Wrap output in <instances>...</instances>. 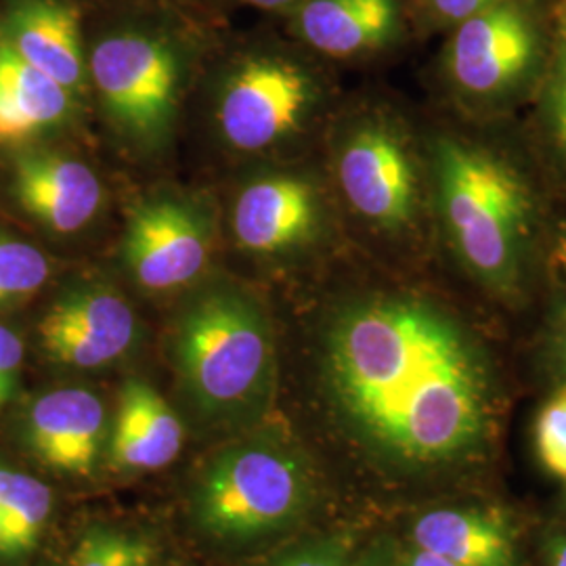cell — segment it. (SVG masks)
<instances>
[{
	"mask_svg": "<svg viewBox=\"0 0 566 566\" xmlns=\"http://www.w3.org/2000/svg\"><path fill=\"white\" fill-rule=\"evenodd\" d=\"M327 397L344 426L407 472L465 465L497 418V380L479 338L416 296L350 304L327 327Z\"/></svg>",
	"mask_w": 566,
	"mask_h": 566,
	"instance_id": "cell-1",
	"label": "cell"
},
{
	"mask_svg": "<svg viewBox=\"0 0 566 566\" xmlns=\"http://www.w3.org/2000/svg\"><path fill=\"white\" fill-rule=\"evenodd\" d=\"M434 177L439 212L458 259L486 290L514 296L535 223L525 177L495 151L453 137L437 143Z\"/></svg>",
	"mask_w": 566,
	"mask_h": 566,
	"instance_id": "cell-2",
	"label": "cell"
},
{
	"mask_svg": "<svg viewBox=\"0 0 566 566\" xmlns=\"http://www.w3.org/2000/svg\"><path fill=\"white\" fill-rule=\"evenodd\" d=\"M175 355L182 382L208 413L242 411L271 380L269 325L233 292H208L182 313Z\"/></svg>",
	"mask_w": 566,
	"mask_h": 566,
	"instance_id": "cell-3",
	"label": "cell"
},
{
	"mask_svg": "<svg viewBox=\"0 0 566 566\" xmlns=\"http://www.w3.org/2000/svg\"><path fill=\"white\" fill-rule=\"evenodd\" d=\"M313 500L303 455L273 441L231 447L203 470L193 512L203 531L223 542H248L294 525Z\"/></svg>",
	"mask_w": 566,
	"mask_h": 566,
	"instance_id": "cell-4",
	"label": "cell"
},
{
	"mask_svg": "<svg viewBox=\"0 0 566 566\" xmlns=\"http://www.w3.org/2000/svg\"><path fill=\"white\" fill-rule=\"evenodd\" d=\"M542 60V34L521 2L502 0L460 21L447 46L453 86L472 99L497 102L516 93Z\"/></svg>",
	"mask_w": 566,
	"mask_h": 566,
	"instance_id": "cell-5",
	"label": "cell"
},
{
	"mask_svg": "<svg viewBox=\"0 0 566 566\" xmlns=\"http://www.w3.org/2000/svg\"><path fill=\"white\" fill-rule=\"evenodd\" d=\"M91 74L103 105L128 133L160 135L179 97V60L168 42L145 32H116L93 51Z\"/></svg>",
	"mask_w": 566,
	"mask_h": 566,
	"instance_id": "cell-6",
	"label": "cell"
},
{
	"mask_svg": "<svg viewBox=\"0 0 566 566\" xmlns=\"http://www.w3.org/2000/svg\"><path fill=\"white\" fill-rule=\"evenodd\" d=\"M313 93L308 74L290 61H245L221 95V133L229 145L242 151L271 147L301 126Z\"/></svg>",
	"mask_w": 566,
	"mask_h": 566,
	"instance_id": "cell-7",
	"label": "cell"
},
{
	"mask_svg": "<svg viewBox=\"0 0 566 566\" xmlns=\"http://www.w3.org/2000/svg\"><path fill=\"white\" fill-rule=\"evenodd\" d=\"M344 198L365 221L403 229L420 206V175L399 133L382 122L359 126L338 158Z\"/></svg>",
	"mask_w": 566,
	"mask_h": 566,
	"instance_id": "cell-8",
	"label": "cell"
},
{
	"mask_svg": "<svg viewBox=\"0 0 566 566\" xmlns=\"http://www.w3.org/2000/svg\"><path fill=\"white\" fill-rule=\"evenodd\" d=\"M210 254V224L193 203L145 202L133 212L124 235V261L139 285L168 292L193 282Z\"/></svg>",
	"mask_w": 566,
	"mask_h": 566,
	"instance_id": "cell-9",
	"label": "cell"
},
{
	"mask_svg": "<svg viewBox=\"0 0 566 566\" xmlns=\"http://www.w3.org/2000/svg\"><path fill=\"white\" fill-rule=\"evenodd\" d=\"M44 350L61 365L99 369L116 364L137 338L130 304L107 287H82L61 296L39 325Z\"/></svg>",
	"mask_w": 566,
	"mask_h": 566,
	"instance_id": "cell-10",
	"label": "cell"
},
{
	"mask_svg": "<svg viewBox=\"0 0 566 566\" xmlns=\"http://www.w3.org/2000/svg\"><path fill=\"white\" fill-rule=\"evenodd\" d=\"M13 196L23 212L55 233H76L103 202L99 177L60 151L25 149L13 163Z\"/></svg>",
	"mask_w": 566,
	"mask_h": 566,
	"instance_id": "cell-11",
	"label": "cell"
},
{
	"mask_svg": "<svg viewBox=\"0 0 566 566\" xmlns=\"http://www.w3.org/2000/svg\"><path fill=\"white\" fill-rule=\"evenodd\" d=\"M107 416L86 388H57L39 397L25 420L32 453L57 472L88 474L102 458Z\"/></svg>",
	"mask_w": 566,
	"mask_h": 566,
	"instance_id": "cell-12",
	"label": "cell"
},
{
	"mask_svg": "<svg viewBox=\"0 0 566 566\" xmlns=\"http://www.w3.org/2000/svg\"><path fill=\"white\" fill-rule=\"evenodd\" d=\"M0 39L67 93L81 91L86 63L81 20L72 4L61 0H20L9 9Z\"/></svg>",
	"mask_w": 566,
	"mask_h": 566,
	"instance_id": "cell-13",
	"label": "cell"
},
{
	"mask_svg": "<svg viewBox=\"0 0 566 566\" xmlns=\"http://www.w3.org/2000/svg\"><path fill=\"white\" fill-rule=\"evenodd\" d=\"M317 221V191L298 177H269L248 185L233 210V231L240 245L263 254L306 242Z\"/></svg>",
	"mask_w": 566,
	"mask_h": 566,
	"instance_id": "cell-14",
	"label": "cell"
},
{
	"mask_svg": "<svg viewBox=\"0 0 566 566\" xmlns=\"http://www.w3.org/2000/svg\"><path fill=\"white\" fill-rule=\"evenodd\" d=\"M182 424L154 386L128 380L109 439L112 465L122 472H147L170 464L182 447Z\"/></svg>",
	"mask_w": 566,
	"mask_h": 566,
	"instance_id": "cell-15",
	"label": "cell"
},
{
	"mask_svg": "<svg viewBox=\"0 0 566 566\" xmlns=\"http://www.w3.org/2000/svg\"><path fill=\"white\" fill-rule=\"evenodd\" d=\"M401 25L397 0H303L296 28L306 44L329 57H357L382 49Z\"/></svg>",
	"mask_w": 566,
	"mask_h": 566,
	"instance_id": "cell-16",
	"label": "cell"
},
{
	"mask_svg": "<svg viewBox=\"0 0 566 566\" xmlns=\"http://www.w3.org/2000/svg\"><path fill=\"white\" fill-rule=\"evenodd\" d=\"M416 549L455 566H516L510 526L483 510L439 507L422 514L411 528Z\"/></svg>",
	"mask_w": 566,
	"mask_h": 566,
	"instance_id": "cell-17",
	"label": "cell"
},
{
	"mask_svg": "<svg viewBox=\"0 0 566 566\" xmlns=\"http://www.w3.org/2000/svg\"><path fill=\"white\" fill-rule=\"evenodd\" d=\"M70 93L0 39V145H18L60 124Z\"/></svg>",
	"mask_w": 566,
	"mask_h": 566,
	"instance_id": "cell-18",
	"label": "cell"
},
{
	"mask_svg": "<svg viewBox=\"0 0 566 566\" xmlns=\"http://www.w3.org/2000/svg\"><path fill=\"white\" fill-rule=\"evenodd\" d=\"M51 491L39 479L0 468V556L18 558L36 546L51 516Z\"/></svg>",
	"mask_w": 566,
	"mask_h": 566,
	"instance_id": "cell-19",
	"label": "cell"
},
{
	"mask_svg": "<svg viewBox=\"0 0 566 566\" xmlns=\"http://www.w3.org/2000/svg\"><path fill=\"white\" fill-rule=\"evenodd\" d=\"M49 273L51 266L39 248L0 233V306L32 296Z\"/></svg>",
	"mask_w": 566,
	"mask_h": 566,
	"instance_id": "cell-20",
	"label": "cell"
},
{
	"mask_svg": "<svg viewBox=\"0 0 566 566\" xmlns=\"http://www.w3.org/2000/svg\"><path fill=\"white\" fill-rule=\"evenodd\" d=\"M70 566H156V552L137 535L93 526L78 542Z\"/></svg>",
	"mask_w": 566,
	"mask_h": 566,
	"instance_id": "cell-21",
	"label": "cell"
},
{
	"mask_svg": "<svg viewBox=\"0 0 566 566\" xmlns=\"http://www.w3.org/2000/svg\"><path fill=\"white\" fill-rule=\"evenodd\" d=\"M535 447L542 464L566 483V386L539 411L535 422Z\"/></svg>",
	"mask_w": 566,
	"mask_h": 566,
	"instance_id": "cell-22",
	"label": "cell"
},
{
	"mask_svg": "<svg viewBox=\"0 0 566 566\" xmlns=\"http://www.w3.org/2000/svg\"><path fill=\"white\" fill-rule=\"evenodd\" d=\"M353 558L355 554L350 542L343 537H329L296 547L269 566H350Z\"/></svg>",
	"mask_w": 566,
	"mask_h": 566,
	"instance_id": "cell-23",
	"label": "cell"
},
{
	"mask_svg": "<svg viewBox=\"0 0 566 566\" xmlns=\"http://www.w3.org/2000/svg\"><path fill=\"white\" fill-rule=\"evenodd\" d=\"M547 116H549V128H552L554 142L566 160V15L560 28L558 53H556L554 72H552V82H549Z\"/></svg>",
	"mask_w": 566,
	"mask_h": 566,
	"instance_id": "cell-24",
	"label": "cell"
},
{
	"mask_svg": "<svg viewBox=\"0 0 566 566\" xmlns=\"http://www.w3.org/2000/svg\"><path fill=\"white\" fill-rule=\"evenodd\" d=\"M23 344L20 336L0 324V409L9 403L20 385Z\"/></svg>",
	"mask_w": 566,
	"mask_h": 566,
	"instance_id": "cell-25",
	"label": "cell"
},
{
	"mask_svg": "<svg viewBox=\"0 0 566 566\" xmlns=\"http://www.w3.org/2000/svg\"><path fill=\"white\" fill-rule=\"evenodd\" d=\"M497 2L502 0H424L426 9L432 13V18L449 25H458L460 21L468 20Z\"/></svg>",
	"mask_w": 566,
	"mask_h": 566,
	"instance_id": "cell-26",
	"label": "cell"
},
{
	"mask_svg": "<svg viewBox=\"0 0 566 566\" xmlns=\"http://www.w3.org/2000/svg\"><path fill=\"white\" fill-rule=\"evenodd\" d=\"M350 566H403V563L399 560L397 552L390 544L378 542L364 549L361 554H355Z\"/></svg>",
	"mask_w": 566,
	"mask_h": 566,
	"instance_id": "cell-27",
	"label": "cell"
},
{
	"mask_svg": "<svg viewBox=\"0 0 566 566\" xmlns=\"http://www.w3.org/2000/svg\"><path fill=\"white\" fill-rule=\"evenodd\" d=\"M554 361L566 380V308L558 322V327H556V336H554Z\"/></svg>",
	"mask_w": 566,
	"mask_h": 566,
	"instance_id": "cell-28",
	"label": "cell"
},
{
	"mask_svg": "<svg viewBox=\"0 0 566 566\" xmlns=\"http://www.w3.org/2000/svg\"><path fill=\"white\" fill-rule=\"evenodd\" d=\"M403 566H455L451 565L446 558L434 556L430 552H422V549H413L411 556L405 560Z\"/></svg>",
	"mask_w": 566,
	"mask_h": 566,
	"instance_id": "cell-29",
	"label": "cell"
},
{
	"mask_svg": "<svg viewBox=\"0 0 566 566\" xmlns=\"http://www.w3.org/2000/svg\"><path fill=\"white\" fill-rule=\"evenodd\" d=\"M242 2L264 9V11H283V9H296L303 0H242Z\"/></svg>",
	"mask_w": 566,
	"mask_h": 566,
	"instance_id": "cell-30",
	"label": "cell"
},
{
	"mask_svg": "<svg viewBox=\"0 0 566 566\" xmlns=\"http://www.w3.org/2000/svg\"><path fill=\"white\" fill-rule=\"evenodd\" d=\"M546 566H566V535H560L549 547Z\"/></svg>",
	"mask_w": 566,
	"mask_h": 566,
	"instance_id": "cell-31",
	"label": "cell"
},
{
	"mask_svg": "<svg viewBox=\"0 0 566 566\" xmlns=\"http://www.w3.org/2000/svg\"><path fill=\"white\" fill-rule=\"evenodd\" d=\"M558 263L563 266V271H565L566 275V238L560 242V245H558Z\"/></svg>",
	"mask_w": 566,
	"mask_h": 566,
	"instance_id": "cell-32",
	"label": "cell"
}]
</instances>
